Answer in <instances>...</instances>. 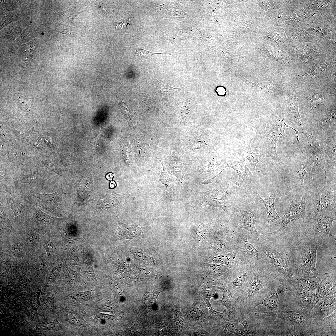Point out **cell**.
Listing matches in <instances>:
<instances>
[{
	"label": "cell",
	"instance_id": "1",
	"mask_svg": "<svg viewBox=\"0 0 336 336\" xmlns=\"http://www.w3.org/2000/svg\"><path fill=\"white\" fill-rule=\"evenodd\" d=\"M217 176L200 183L197 185L206 184L207 190L199 189L193 186L185 194L182 201L186 207L194 209L209 206L222 209L228 216L240 195L234 189V185L227 181L219 179Z\"/></svg>",
	"mask_w": 336,
	"mask_h": 336
},
{
	"label": "cell",
	"instance_id": "2",
	"mask_svg": "<svg viewBox=\"0 0 336 336\" xmlns=\"http://www.w3.org/2000/svg\"><path fill=\"white\" fill-rule=\"evenodd\" d=\"M289 291L297 309L308 314L329 289L336 285V273L319 275L314 278L293 277Z\"/></svg>",
	"mask_w": 336,
	"mask_h": 336
},
{
	"label": "cell",
	"instance_id": "3",
	"mask_svg": "<svg viewBox=\"0 0 336 336\" xmlns=\"http://www.w3.org/2000/svg\"><path fill=\"white\" fill-rule=\"evenodd\" d=\"M251 311L237 310V317L231 320H209L214 336H261L277 335L268 326L266 316Z\"/></svg>",
	"mask_w": 336,
	"mask_h": 336
},
{
	"label": "cell",
	"instance_id": "4",
	"mask_svg": "<svg viewBox=\"0 0 336 336\" xmlns=\"http://www.w3.org/2000/svg\"><path fill=\"white\" fill-rule=\"evenodd\" d=\"M305 236L289 247L291 267L293 277L314 278L319 275L317 253L325 235Z\"/></svg>",
	"mask_w": 336,
	"mask_h": 336
},
{
	"label": "cell",
	"instance_id": "5",
	"mask_svg": "<svg viewBox=\"0 0 336 336\" xmlns=\"http://www.w3.org/2000/svg\"><path fill=\"white\" fill-rule=\"evenodd\" d=\"M267 262V260H261L254 265L249 282L239 297L238 310H254L277 280L279 275L266 269L265 264Z\"/></svg>",
	"mask_w": 336,
	"mask_h": 336
},
{
	"label": "cell",
	"instance_id": "6",
	"mask_svg": "<svg viewBox=\"0 0 336 336\" xmlns=\"http://www.w3.org/2000/svg\"><path fill=\"white\" fill-rule=\"evenodd\" d=\"M259 203L251 195L240 194L226 220L233 230L244 229L254 235L259 241L263 240L264 237L258 232L255 226L260 218Z\"/></svg>",
	"mask_w": 336,
	"mask_h": 336
},
{
	"label": "cell",
	"instance_id": "7",
	"mask_svg": "<svg viewBox=\"0 0 336 336\" xmlns=\"http://www.w3.org/2000/svg\"><path fill=\"white\" fill-rule=\"evenodd\" d=\"M264 239L259 241L258 247L266 257L269 263L273 264L278 272L290 284L293 279L289 247L276 235L267 234Z\"/></svg>",
	"mask_w": 336,
	"mask_h": 336
},
{
	"label": "cell",
	"instance_id": "8",
	"mask_svg": "<svg viewBox=\"0 0 336 336\" xmlns=\"http://www.w3.org/2000/svg\"><path fill=\"white\" fill-rule=\"evenodd\" d=\"M246 230H234L233 252L241 261L253 264L261 260H267L258 247V240Z\"/></svg>",
	"mask_w": 336,
	"mask_h": 336
},
{
	"label": "cell",
	"instance_id": "9",
	"mask_svg": "<svg viewBox=\"0 0 336 336\" xmlns=\"http://www.w3.org/2000/svg\"><path fill=\"white\" fill-rule=\"evenodd\" d=\"M284 117L283 114L278 115L271 120L266 127L258 132V134L259 135L260 142L262 145L265 154L280 163L282 162L277 153V143L280 138L286 137L285 128H290L285 123Z\"/></svg>",
	"mask_w": 336,
	"mask_h": 336
},
{
	"label": "cell",
	"instance_id": "10",
	"mask_svg": "<svg viewBox=\"0 0 336 336\" xmlns=\"http://www.w3.org/2000/svg\"><path fill=\"white\" fill-rule=\"evenodd\" d=\"M258 315L277 318L285 320L294 326L295 331L299 334H312L314 323L308 314L298 309L292 311L281 310L278 309L271 312H255Z\"/></svg>",
	"mask_w": 336,
	"mask_h": 336
},
{
	"label": "cell",
	"instance_id": "11",
	"mask_svg": "<svg viewBox=\"0 0 336 336\" xmlns=\"http://www.w3.org/2000/svg\"><path fill=\"white\" fill-rule=\"evenodd\" d=\"M332 211L307 215L303 222L306 236H317L329 235L335 240L334 236L330 233L333 223L335 218Z\"/></svg>",
	"mask_w": 336,
	"mask_h": 336
},
{
	"label": "cell",
	"instance_id": "12",
	"mask_svg": "<svg viewBox=\"0 0 336 336\" xmlns=\"http://www.w3.org/2000/svg\"><path fill=\"white\" fill-rule=\"evenodd\" d=\"M158 159L162 164L163 167V171L161 173L158 180L165 185L166 192L164 195L155 202L153 205L164 209L168 207L172 202L182 201L184 194L174 175L166 169L163 163Z\"/></svg>",
	"mask_w": 336,
	"mask_h": 336
},
{
	"label": "cell",
	"instance_id": "13",
	"mask_svg": "<svg viewBox=\"0 0 336 336\" xmlns=\"http://www.w3.org/2000/svg\"><path fill=\"white\" fill-rule=\"evenodd\" d=\"M336 206L335 184L326 185L311 198L307 215L333 211Z\"/></svg>",
	"mask_w": 336,
	"mask_h": 336
},
{
	"label": "cell",
	"instance_id": "14",
	"mask_svg": "<svg viewBox=\"0 0 336 336\" xmlns=\"http://www.w3.org/2000/svg\"><path fill=\"white\" fill-rule=\"evenodd\" d=\"M254 264L241 261L236 266L230 269L225 283L227 286L232 288L239 297L249 282Z\"/></svg>",
	"mask_w": 336,
	"mask_h": 336
},
{
	"label": "cell",
	"instance_id": "15",
	"mask_svg": "<svg viewBox=\"0 0 336 336\" xmlns=\"http://www.w3.org/2000/svg\"><path fill=\"white\" fill-rule=\"evenodd\" d=\"M26 197L32 205L41 208L49 212H55L60 209L62 197L60 191L50 194H42L32 189L27 192Z\"/></svg>",
	"mask_w": 336,
	"mask_h": 336
},
{
	"label": "cell",
	"instance_id": "16",
	"mask_svg": "<svg viewBox=\"0 0 336 336\" xmlns=\"http://www.w3.org/2000/svg\"><path fill=\"white\" fill-rule=\"evenodd\" d=\"M215 230L212 240V246L218 252H233L234 230L232 229L226 220L224 223L216 222Z\"/></svg>",
	"mask_w": 336,
	"mask_h": 336
},
{
	"label": "cell",
	"instance_id": "17",
	"mask_svg": "<svg viewBox=\"0 0 336 336\" xmlns=\"http://www.w3.org/2000/svg\"><path fill=\"white\" fill-rule=\"evenodd\" d=\"M251 196L257 202L264 205L268 218L266 227L280 224L281 218L277 213L275 207L276 193L274 190L260 188Z\"/></svg>",
	"mask_w": 336,
	"mask_h": 336
},
{
	"label": "cell",
	"instance_id": "18",
	"mask_svg": "<svg viewBox=\"0 0 336 336\" xmlns=\"http://www.w3.org/2000/svg\"><path fill=\"white\" fill-rule=\"evenodd\" d=\"M336 285L332 287L308 313L314 323L320 321L336 310Z\"/></svg>",
	"mask_w": 336,
	"mask_h": 336
},
{
	"label": "cell",
	"instance_id": "19",
	"mask_svg": "<svg viewBox=\"0 0 336 336\" xmlns=\"http://www.w3.org/2000/svg\"><path fill=\"white\" fill-rule=\"evenodd\" d=\"M306 204L304 200H301L291 203L281 218V226L277 230L268 233L271 235H280L284 232L290 224L294 223L301 218L307 216Z\"/></svg>",
	"mask_w": 336,
	"mask_h": 336
},
{
	"label": "cell",
	"instance_id": "20",
	"mask_svg": "<svg viewBox=\"0 0 336 336\" xmlns=\"http://www.w3.org/2000/svg\"><path fill=\"white\" fill-rule=\"evenodd\" d=\"M127 197L123 194L108 193L98 195L95 200V209L98 212L115 213L124 207Z\"/></svg>",
	"mask_w": 336,
	"mask_h": 336
},
{
	"label": "cell",
	"instance_id": "21",
	"mask_svg": "<svg viewBox=\"0 0 336 336\" xmlns=\"http://www.w3.org/2000/svg\"><path fill=\"white\" fill-rule=\"evenodd\" d=\"M289 283L283 277L279 276L271 289L263 296L259 305H262L271 312L279 309L278 296L284 292L289 291Z\"/></svg>",
	"mask_w": 336,
	"mask_h": 336
},
{
	"label": "cell",
	"instance_id": "22",
	"mask_svg": "<svg viewBox=\"0 0 336 336\" xmlns=\"http://www.w3.org/2000/svg\"><path fill=\"white\" fill-rule=\"evenodd\" d=\"M203 298L197 297L194 302L186 310L184 318L191 326L202 325L210 318L208 310Z\"/></svg>",
	"mask_w": 336,
	"mask_h": 336
},
{
	"label": "cell",
	"instance_id": "23",
	"mask_svg": "<svg viewBox=\"0 0 336 336\" xmlns=\"http://www.w3.org/2000/svg\"><path fill=\"white\" fill-rule=\"evenodd\" d=\"M312 140V145L310 149L303 153L306 162L308 167L310 175L312 177L315 174L316 168L318 166H320L323 169L325 173V177L326 180V172L325 168V160L324 148L314 139L311 136L310 137Z\"/></svg>",
	"mask_w": 336,
	"mask_h": 336
},
{
	"label": "cell",
	"instance_id": "24",
	"mask_svg": "<svg viewBox=\"0 0 336 336\" xmlns=\"http://www.w3.org/2000/svg\"><path fill=\"white\" fill-rule=\"evenodd\" d=\"M208 287L216 288L221 290L223 294L222 299L217 301V303L226 307L228 310V321L236 319L237 315L239 298L238 295L231 287H224L223 285L210 286Z\"/></svg>",
	"mask_w": 336,
	"mask_h": 336
},
{
	"label": "cell",
	"instance_id": "25",
	"mask_svg": "<svg viewBox=\"0 0 336 336\" xmlns=\"http://www.w3.org/2000/svg\"><path fill=\"white\" fill-rule=\"evenodd\" d=\"M3 188V194L6 204L13 212L16 220L21 223L26 221L28 209L21 203L14 189Z\"/></svg>",
	"mask_w": 336,
	"mask_h": 336
},
{
	"label": "cell",
	"instance_id": "26",
	"mask_svg": "<svg viewBox=\"0 0 336 336\" xmlns=\"http://www.w3.org/2000/svg\"><path fill=\"white\" fill-rule=\"evenodd\" d=\"M94 180L92 176L76 184L77 195L74 204L76 207H81L87 206L96 197L93 189Z\"/></svg>",
	"mask_w": 336,
	"mask_h": 336
},
{
	"label": "cell",
	"instance_id": "27",
	"mask_svg": "<svg viewBox=\"0 0 336 336\" xmlns=\"http://www.w3.org/2000/svg\"><path fill=\"white\" fill-rule=\"evenodd\" d=\"M118 226L114 235L111 238L112 242L132 239L139 237L141 234L142 228L137 222L132 224H126L122 222L116 216Z\"/></svg>",
	"mask_w": 336,
	"mask_h": 336
},
{
	"label": "cell",
	"instance_id": "28",
	"mask_svg": "<svg viewBox=\"0 0 336 336\" xmlns=\"http://www.w3.org/2000/svg\"><path fill=\"white\" fill-rule=\"evenodd\" d=\"M227 167H231L233 169L237 172L239 176V178L238 181L236 183L232 184V185L238 186L240 188L239 181L241 179L246 184H249V176L251 175V172L246 166L245 158L244 156L240 154L238 155H233L230 156L227 160L226 168Z\"/></svg>",
	"mask_w": 336,
	"mask_h": 336
},
{
	"label": "cell",
	"instance_id": "29",
	"mask_svg": "<svg viewBox=\"0 0 336 336\" xmlns=\"http://www.w3.org/2000/svg\"><path fill=\"white\" fill-rule=\"evenodd\" d=\"M317 335L336 334V310L320 321L314 323L313 334Z\"/></svg>",
	"mask_w": 336,
	"mask_h": 336
},
{
	"label": "cell",
	"instance_id": "30",
	"mask_svg": "<svg viewBox=\"0 0 336 336\" xmlns=\"http://www.w3.org/2000/svg\"><path fill=\"white\" fill-rule=\"evenodd\" d=\"M32 206L34 207L32 210L33 222L37 226L57 225L63 220L62 218L53 217L43 212L40 208Z\"/></svg>",
	"mask_w": 336,
	"mask_h": 336
},
{
	"label": "cell",
	"instance_id": "31",
	"mask_svg": "<svg viewBox=\"0 0 336 336\" xmlns=\"http://www.w3.org/2000/svg\"><path fill=\"white\" fill-rule=\"evenodd\" d=\"M288 96L287 106L290 119L295 123L300 128H303L304 123L299 113L295 93L290 91Z\"/></svg>",
	"mask_w": 336,
	"mask_h": 336
},
{
	"label": "cell",
	"instance_id": "32",
	"mask_svg": "<svg viewBox=\"0 0 336 336\" xmlns=\"http://www.w3.org/2000/svg\"><path fill=\"white\" fill-rule=\"evenodd\" d=\"M212 261L221 264L230 268L236 266L241 261L233 252L220 254L214 253L212 256Z\"/></svg>",
	"mask_w": 336,
	"mask_h": 336
},
{
	"label": "cell",
	"instance_id": "33",
	"mask_svg": "<svg viewBox=\"0 0 336 336\" xmlns=\"http://www.w3.org/2000/svg\"><path fill=\"white\" fill-rule=\"evenodd\" d=\"M157 89L161 99L163 102L170 104V100L174 94L180 90L184 87L175 88L168 85L163 84L160 81L155 79Z\"/></svg>",
	"mask_w": 336,
	"mask_h": 336
},
{
	"label": "cell",
	"instance_id": "34",
	"mask_svg": "<svg viewBox=\"0 0 336 336\" xmlns=\"http://www.w3.org/2000/svg\"><path fill=\"white\" fill-rule=\"evenodd\" d=\"M251 142L242 149L241 154L247 158L250 165L251 170L253 171H257L256 166L257 163L260 162L263 163L264 160L263 156L258 155L252 151L250 146Z\"/></svg>",
	"mask_w": 336,
	"mask_h": 336
},
{
	"label": "cell",
	"instance_id": "35",
	"mask_svg": "<svg viewBox=\"0 0 336 336\" xmlns=\"http://www.w3.org/2000/svg\"><path fill=\"white\" fill-rule=\"evenodd\" d=\"M236 75L239 78L248 85L250 90L252 91L268 92L272 90L274 86L273 83L270 82L254 83L250 80L246 79L239 74H237Z\"/></svg>",
	"mask_w": 336,
	"mask_h": 336
},
{
	"label": "cell",
	"instance_id": "36",
	"mask_svg": "<svg viewBox=\"0 0 336 336\" xmlns=\"http://www.w3.org/2000/svg\"><path fill=\"white\" fill-rule=\"evenodd\" d=\"M327 144L326 147L324 148V153H326L328 156L327 159L326 160L328 161L329 165L335 167L336 156L335 139L333 140H329Z\"/></svg>",
	"mask_w": 336,
	"mask_h": 336
},
{
	"label": "cell",
	"instance_id": "37",
	"mask_svg": "<svg viewBox=\"0 0 336 336\" xmlns=\"http://www.w3.org/2000/svg\"><path fill=\"white\" fill-rule=\"evenodd\" d=\"M336 121L335 108H331L324 115L320 125L321 129L326 130Z\"/></svg>",
	"mask_w": 336,
	"mask_h": 336
},
{
	"label": "cell",
	"instance_id": "38",
	"mask_svg": "<svg viewBox=\"0 0 336 336\" xmlns=\"http://www.w3.org/2000/svg\"><path fill=\"white\" fill-rule=\"evenodd\" d=\"M118 104L129 126L132 128L135 127L136 124L135 119L128 105L123 100L119 102Z\"/></svg>",
	"mask_w": 336,
	"mask_h": 336
},
{
	"label": "cell",
	"instance_id": "39",
	"mask_svg": "<svg viewBox=\"0 0 336 336\" xmlns=\"http://www.w3.org/2000/svg\"><path fill=\"white\" fill-rule=\"evenodd\" d=\"M186 334L189 336H214L213 334L206 331L202 325L188 326L186 329Z\"/></svg>",
	"mask_w": 336,
	"mask_h": 336
},
{
	"label": "cell",
	"instance_id": "40",
	"mask_svg": "<svg viewBox=\"0 0 336 336\" xmlns=\"http://www.w3.org/2000/svg\"><path fill=\"white\" fill-rule=\"evenodd\" d=\"M208 307L210 315L209 320L228 321L226 315V310H224L221 313L214 310L211 306Z\"/></svg>",
	"mask_w": 336,
	"mask_h": 336
},
{
	"label": "cell",
	"instance_id": "41",
	"mask_svg": "<svg viewBox=\"0 0 336 336\" xmlns=\"http://www.w3.org/2000/svg\"><path fill=\"white\" fill-rule=\"evenodd\" d=\"M68 321L74 325L81 328L86 327L87 324L85 319L78 315L69 313L68 315Z\"/></svg>",
	"mask_w": 336,
	"mask_h": 336
},
{
	"label": "cell",
	"instance_id": "42",
	"mask_svg": "<svg viewBox=\"0 0 336 336\" xmlns=\"http://www.w3.org/2000/svg\"><path fill=\"white\" fill-rule=\"evenodd\" d=\"M57 31L66 34L71 37H74L76 33V30L74 27L61 23L57 24L55 27Z\"/></svg>",
	"mask_w": 336,
	"mask_h": 336
},
{
	"label": "cell",
	"instance_id": "43",
	"mask_svg": "<svg viewBox=\"0 0 336 336\" xmlns=\"http://www.w3.org/2000/svg\"><path fill=\"white\" fill-rule=\"evenodd\" d=\"M164 53H153L149 51L143 49L138 48L136 51V55L141 60H143L149 58H153L152 56L155 54H165Z\"/></svg>",
	"mask_w": 336,
	"mask_h": 336
},
{
	"label": "cell",
	"instance_id": "44",
	"mask_svg": "<svg viewBox=\"0 0 336 336\" xmlns=\"http://www.w3.org/2000/svg\"><path fill=\"white\" fill-rule=\"evenodd\" d=\"M308 170V166L306 162L301 163L299 165L296 169V172L301 180V184L302 185H304V180L306 172Z\"/></svg>",
	"mask_w": 336,
	"mask_h": 336
},
{
	"label": "cell",
	"instance_id": "45",
	"mask_svg": "<svg viewBox=\"0 0 336 336\" xmlns=\"http://www.w3.org/2000/svg\"><path fill=\"white\" fill-rule=\"evenodd\" d=\"M199 293L201 295V296L207 306L210 304L211 299L215 297L216 296L215 292L212 290H207L206 288H204L203 290L201 291Z\"/></svg>",
	"mask_w": 336,
	"mask_h": 336
},
{
	"label": "cell",
	"instance_id": "46",
	"mask_svg": "<svg viewBox=\"0 0 336 336\" xmlns=\"http://www.w3.org/2000/svg\"><path fill=\"white\" fill-rule=\"evenodd\" d=\"M80 12L79 9L77 10V8L74 7L71 8L67 12H64L65 13L67 14H65V15L67 16V17L65 18H66L65 20L71 22L75 17L77 14L79 13Z\"/></svg>",
	"mask_w": 336,
	"mask_h": 336
},
{
	"label": "cell",
	"instance_id": "47",
	"mask_svg": "<svg viewBox=\"0 0 336 336\" xmlns=\"http://www.w3.org/2000/svg\"><path fill=\"white\" fill-rule=\"evenodd\" d=\"M91 295L92 292L91 291L77 292L75 293V296L77 298L83 301H87L90 299L91 297Z\"/></svg>",
	"mask_w": 336,
	"mask_h": 336
},
{
	"label": "cell",
	"instance_id": "48",
	"mask_svg": "<svg viewBox=\"0 0 336 336\" xmlns=\"http://www.w3.org/2000/svg\"><path fill=\"white\" fill-rule=\"evenodd\" d=\"M40 238L39 234L35 232H32L28 236L27 240L29 243L32 246L36 245Z\"/></svg>",
	"mask_w": 336,
	"mask_h": 336
},
{
	"label": "cell",
	"instance_id": "49",
	"mask_svg": "<svg viewBox=\"0 0 336 336\" xmlns=\"http://www.w3.org/2000/svg\"><path fill=\"white\" fill-rule=\"evenodd\" d=\"M60 270V267L58 266L52 271L48 278V280L49 282H51L54 281L58 274Z\"/></svg>",
	"mask_w": 336,
	"mask_h": 336
},
{
	"label": "cell",
	"instance_id": "50",
	"mask_svg": "<svg viewBox=\"0 0 336 336\" xmlns=\"http://www.w3.org/2000/svg\"><path fill=\"white\" fill-rule=\"evenodd\" d=\"M55 324L52 321H48L43 324L40 326L41 329L43 330L47 331L53 329Z\"/></svg>",
	"mask_w": 336,
	"mask_h": 336
},
{
	"label": "cell",
	"instance_id": "51",
	"mask_svg": "<svg viewBox=\"0 0 336 336\" xmlns=\"http://www.w3.org/2000/svg\"><path fill=\"white\" fill-rule=\"evenodd\" d=\"M44 248L47 256L49 257H51L53 253V248L51 243L49 242H46L44 245Z\"/></svg>",
	"mask_w": 336,
	"mask_h": 336
},
{
	"label": "cell",
	"instance_id": "52",
	"mask_svg": "<svg viewBox=\"0 0 336 336\" xmlns=\"http://www.w3.org/2000/svg\"><path fill=\"white\" fill-rule=\"evenodd\" d=\"M23 245L21 242H17L14 244L12 247V250L15 252L21 251L23 250Z\"/></svg>",
	"mask_w": 336,
	"mask_h": 336
},
{
	"label": "cell",
	"instance_id": "53",
	"mask_svg": "<svg viewBox=\"0 0 336 336\" xmlns=\"http://www.w3.org/2000/svg\"><path fill=\"white\" fill-rule=\"evenodd\" d=\"M126 20L124 21L118 23L117 24L116 28L117 29L119 28H124L128 26L129 25V19Z\"/></svg>",
	"mask_w": 336,
	"mask_h": 336
},
{
	"label": "cell",
	"instance_id": "54",
	"mask_svg": "<svg viewBox=\"0 0 336 336\" xmlns=\"http://www.w3.org/2000/svg\"><path fill=\"white\" fill-rule=\"evenodd\" d=\"M112 317V315L104 313H99L96 316V318L100 319H109Z\"/></svg>",
	"mask_w": 336,
	"mask_h": 336
},
{
	"label": "cell",
	"instance_id": "55",
	"mask_svg": "<svg viewBox=\"0 0 336 336\" xmlns=\"http://www.w3.org/2000/svg\"><path fill=\"white\" fill-rule=\"evenodd\" d=\"M114 174L111 172L108 173L106 175L105 177L106 179L110 180V181H113V178L114 177Z\"/></svg>",
	"mask_w": 336,
	"mask_h": 336
},
{
	"label": "cell",
	"instance_id": "56",
	"mask_svg": "<svg viewBox=\"0 0 336 336\" xmlns=\"http://www.w3.org/2000/svg\"><path fill=\"white\" fill-rule=\"evenodd\" d=\"M117 185L116 182L115 181L113 180L110 181L109 184V189H114L116 187Z\"/></svg>",
	"mask_w": 336,
	"mask_h": 336
},
{
	"label": "cell",
	"instance_id": "57",
	"mask_svg": "<svg viewBox=\"0 0 336 336\" xmlns=\"http://www.w3.org/2000/svg\"><path fill=\"white\" fill-rule=\"evenodd\" d=\"M40 292H37V294H38V295H40Z\"/></svg>",
	"mask_w": 336,
	"mask_h": 336
}]
</instances>
